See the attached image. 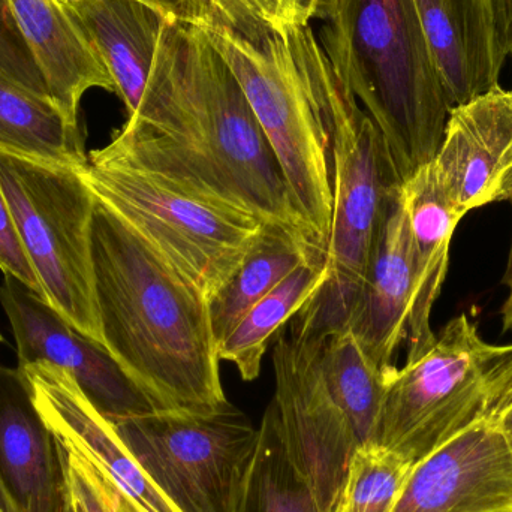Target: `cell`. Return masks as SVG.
Segmentation results:
<instances>
[{
	"instance_id": "1",
	"label": "cell",
	"mask_w": 512,
	"mask_h": 512,
	"mask_svg": "<svg viewBox=\"0 0 512 512\" xmlns=\"http://www.w3.org/2000/svg\"><path fill=\"white\" fill-rule=\"evenodd\" d=\"M110 144L318 249L242 86L200 27L168 24L141 107Z\"/></svg>"
},
{
	"instance_id": "2",
	"label": "cell",
	"mask_w": 512,
	"mask_h": 512,
	"mask_svg": "<svg viewBox=\"0 0 512 512\" xmlns=\"http://www.w3.org/2000/svg\"><path fill=\"white\" fill-rule=\"evenodd\" d=\"M92 258L105 346L156 411L227 405L209 298L98 200Z\"/></svg>"
},
{
	"instance_id": "3",
	"label": "cell",
	"mask_w": 512,
	"mask_h": 512,
	"mask_svg": "<svg viewBox=\"0 0 512 512\" xmlns=\"http://www.w3.org/2000/svg\"><path fill=\"white\" fill-rule=\"evenodd\" d=\"M318 41L378 126L402 183L432 162L451 108L414 0H339Z\"/></svg>"
},
{
	"instance_id": "4",
	"label": "cell",
	"mask_w": 512,
	"mask_h": 512,
	"mask_svg": "<svg viewBox=\"0 0 512 512\" xmlns=\"http://www.w3.org/2000/svg\"><path fill=\"white\" fill-rule=\"evenodd\" d=\"M198 27L236 75L295 206L325 254L333 215L330 132L324 108L328 57L312 26L251 38L215 21Z\"/></svg>"
},
{
	"instance_id": "5",
	"label": "cell",
	"mask_w": 512,
	"mask_h": 512,
	"mask_svg": "<svg viewBox=\"0 0 512 512\" xmlns=\"http://www.w3.org/2000/svg\"><path fill=\"white\" fill-rule=\"evenodd\" d=\"M333 215L325 249L327 279L289 321L306 342L346 330L391 194L402 186L384 137L333 66L325 75Z\"/></svg>"
},
{
	"instance_id": "6",
	"label": "cell",
	"mask_w": 512,
	"mask_h": 512,
	"mask_svg": "<svg viewBox=\"0 0 512 512\" xmlns=\"http://www.w3.org/2000/svg\"><path fill=\"white\" fill-rule=\"evenodd\" d=\"M512 400V345H490L468 316L451 319L417 360L397 367L367 444L411 463Z\"/></svg>"
},
{
	"instance_id": "7",
	"label": "cell",
	"mask_w": 512,
	"mask_h": 512,
	"mask_svg": "<svg viewBox=\"0 0 512 512\" xmlns=\"http://www.w3.org/2000/svg\"><path fill=\"white\" fill-rule=\"evenodd\" d=\"M96 200L134 228L207 298H212L264 230L254 216L149 170L107 144L78 168Z\"/></svg>"
},
{
	"instance_id": "8",
	"label": "cell",
	"mask_w": 512,
	"mask_h": 512,
	"mask_svg": "<svg viewBox=\"0 0 512 512\" xmlns=\"http://www.w3.org/2000/svg\"><path fill=\"white\" fill-rule=\"evenodd\" d=\"M0 186L44 300L104 343L92 258L96 198L80 171L0 153Z\"/></svg>"
},
{
	"instance_id": "9",
	"label": "cell",
	"mask_w": 512,
	"mask_h": 512,
	"mask_svg": "<svg viewBox=\"0 0 512 512\" xmlns=\"http://www.w3.org/2000/svg\"><path fill=\"white\" fill-rule=\"evenodd\" d=\"M114 429L179 512H242L258 429L230 402L215 411H153Z\"/></svg>"
},
{
	"instance_id": "10",
	"label": "cell",
	"mask_w": 512,
	"mask_h": 512,
	"mask_svg": "<svg viewBox=\"0 0 512 512\" xmlns=\"http://www.w3.org/2000/svg\"><path fill=\"white\" fill-rule=\"evenodd\" d=\"M283 328L273 349V402L280 429L292 462L312 489L319 512H334L360 442L325 384L319 367L322 343L298 342Z\"/></svg>"
},
{
	"instance_id": "11",
	"label": "cell",
	"mask_w": 512,
	"mask_h": 512,
	"mask_svg": "<svg viewBox=\"0 0 512 512\" xmlns=\"http://www.w3.org/2000/svg\"><path fill=\"white\" fill-rule=\"evenodd\" d=\"M3 276L0 304L14 333L18 367L44 361L65 370L111 423L156 411L104 343L77 330L17 277Z\"/></svg>"
},
{
	"instance_id": "12",
	"label": "cell",
	"mask_w": 512,
	"mask_h": 512,
	"mask_svg": "<svg viewBox=\"0 0 512 512\" xmlns=\"http://www.w3.org/2000/svg\"><path fill=\"white\" fill-rule=\"evenodd\" d=\"M512 508V454L495 420L475 424L412 466L391 512Z\"/></svg>"
},
{
	"instance_id": "13",
	"label": "cell",
	"mask_w": 512,
	"mask_h": 512,
	"mask_svg": "<svg viewBox=\"0 0 512 512\" xmlns=\"http://www.w3.org/2000/svg\"><path fill=\"white\" fill-rule=\"evenodd\" d=\"M20 369L36 409L63 450L86 460L138 512H179L156 489L113 423L90 403L69 373L44 361Z\"/></svg>"
},
{
	"instance_id": "14",
	"label": "cell",
	"mask_w": 512,
	"mask_h": 512,
	"mask_svg": "<svg viewBox=\"0 0 512 512\" xmlns=\"http://www.w3.org/2000/svg\"><path fill=\"white\" fill-rule=\"evenodd\" d=\"M433 165L462 216L512 201V90L498 86L451 108Z\"/></svg>"
},
{
	"instance_id": "15",
	"label": "cell",
	"mask_w": 512,
	"mask_h": 512,
	"mask_svg": "<svg viewBox=\"0 0 512 512\" xmlns=\"http://www.w3.org/2000/svg\"><path fill=\"white\" fill-rule=\"evenodd\" d=\"M400 189L388 200L346 322L363 354L387 375L397 369L394 357L406 340L414 298L411 233Z\"/></svg>"
},
{
	"instance_id": "16",
	"label": "cell",
	"mask_w": 512,
	"mask_h": 512,
	"mask_svg": "<svg viewBox=\"0 0 512 512\" xmlns=\"http://www.w3.org/2000/svg\"><path fill=\"white\" fill-rule=\"evenodd\" d=\"M450 108L499 84L507 51L495 0H414Z\"/></svg>"
},
{
	"instance_id": "17",
	"label": "cell",
	"mask_w": 512,
	"mask_h": 512,
	"mask_svg": "<svg viewBox=\"0 0 512 512\" xmlns=\"http://www.w3.org/2000/svg\"><path fill=\"white\" fill-rule=\"evenodd\" d=\"M0 478L23 512H66L62 448L36 409L20 367L0 364Z\"/></svg>"
},
{
	"instance_id": "18",
	"label": "cell",
	"mask_w": 512,
	"mask_h": 512,
	"mask_svg": "<svg viewBox=\"0 0 512 512\" xmlns=\"http://www.w3.org/2000/svg\"><path fill=\"white\" fill-rule=\"evenodd\" d=\"M48 96L78 123L81 99L89 90L116 93V84L71 14L56 0H8Z\"/></svg>"
},
{
	"instance_id": "19",
	"label": "cell",
	"mask_w": 512,
	"mask_h": 512,
	"mask_svg": "<svg viewBox=\"0 0 512 512\" xmlns=\"http://www.w3.org/2000/svg\"><path fill=\"white\" fill-rule=\"evenodd\" d=\"M66 11L107 66L128 117L134 116L174 18L146 0H84Z\"/></svg>"
},
{
	"instance_id": "20",
	"label": "cell",
	"mask_w": 512,
	"mask_h": 512,
	"mask_svg": "<svg viewBox=\"0 0 512 512\" xmlns=\"http://www.w3.org/2000/svg\"><path fill=\"white\" fill-rule=\"evenodd\" d=\"M414 259V298L409 313L408 358L417 360L435 342L430 316L448 271L450 245L463 216L448 200L433 161L402 183Z\"/></svg>"
},
{
	"instance_id": "21",
	"label": "cell",
	"mask_w": 512,
	"mask_h": 512,
	"mask_svg": "<svg viewBox=\"0 0 512 512\" xmlns=\"http://www.w3.org/2000/svg\"><path fill=\"white\" fill-rule=\"evenodd\" d=\"M0 153L81 168L89 161L78 123L47 96L0 74Z\"/></svg>"
},
{
	"instance_id": "22",
	"label": "cell",
	"mask_w": 512,
	"mask_h": 512,
	"mask_svg": "<svg viewBox=\"0 0 512 512\" xmlns=\"http://www.w3.org/2000/svg\"><path fill=\"white\" fill-rule=\"evenodd\" d=\"M325 256L303 239L265 227L228 282L209 300L216 345H222L246 313L303 262Z\"/></svg>"
},
{
	"instance_id": "23",
	"label": "cell",
	"mask_w": 512,
	"mask_h": 512,
	"mask_svg": "<svg viewBox=\"0 0 512 512\" xmlns=\"http://www.w3.org/2000/svg\"><path fill=\"white\" fill-rule=\"evenodd\" d=\"M325 279V256H315L295 268L236 325L218 348L219 360L233 364L243 381L258 379L262 358L271 340L318 291Z\"/></svg>"
},
{
	"instance_id": "24",
	"label": "cell",
	"mask_w": 512,
	"mask_h": 512,
	"mask_svg": "<svg viewBox=\"0 0 512 512\" xmlns=\"http://www.w3.org/2000/svg\"><path fill=\"white\" fill-rule=\"evenodd\" d=\"M319 367L337 405L351 421L360 445L372 438L391 373L370 363L351 331L327 337L319 349Z\"/></svg>"
},
{
	"instance_id": "25",
	"label": "cell",
	"mask_w": 512,
	"mask_h": 512,
	"mask_svg": "<svg viewBox=\"0 0 512 512\" xmlns=\"http://www.w3.org/2000/svg\"><path fill=\"white\" fill-rule=\"evenodd\" d=\"M242 512H319L312 489L289 456L273 400L258 427Z\"/></svg>"
},
{
	"instance_id": "26",
	"label": "cell",
	"mask_w": 512,
	"mask_h": 512,
	"mask_svg": "<svg viewBox=\"0 0 512 512\" xmlns=\"http://www.w3.org/2000/svg\"><path fill=\"white\" fill-rule=\"evenodd\" d=\"M414 463L375 445L355 448L336 512H391Z\"/></svg>"
},
{
	"instance_id": "27",
	"label": "cell",
	"mask_w": 512,
	"mask_h": 512,
	"mask_svg": "<svg viewBox=\"0 0 512 512\" xmlns=\"http://www.w3.org/2000/svg\"><path fill=\"white\" fill-rule=\"evenodd\" d=\"M337 2L339 0H206V21L224 24L251 38L288 27H307L313 20H328Z\"/></svg>"
},
{
	"instance_id": "28",
	"label": "cell",
	"mask_w": 512,
	"mask_h": 512,
	"mask_svg": "<svg viewBox=\"0 0 512 512\" xmlns=\"http://www.w3.org/2000/svg\"><path fill=\"white\" fill-rule=\"evenodd\" d=\"M0 74L50 98L38 65L15 24L8 0H0Z\"/></svg>"
},
{
	"instance_id": "29",
	"label": "cell",
	"mask_w": 512,
	"mask_h": 512,
	"mask_svg": "<svg viewBox=\"0 0 512 512\" xmlns=\"http://www.w3.org/2000/svg\"><path fill=\"white\" fill-rule=\"evenodd\" d=\"M0 270L3 271V274L17 277L24 285L29 286L36 294L44 298L41 283H39L35 270L24 252L20 239H18L2 186H0Z\"/></svg>"
},
{
	"instance_id": "30",
	"label": "cell",
	"mask_w": 512,
	"mask_h": 512,
	"mask_svg": "<svg viewBox=\"0 0 512 512\" xmlns=\"http://www.w3.org/2000/svg\"><path fill=\"white\" fill-rule=\"evenodd\" d=\"M180 23L200 26L207 18L206 0H146Z\"/></svg>"
},
{
	"instance_id": "31",
	"label": "cell",
	"mask_w": 512,
	"mask_h": 512,
	"mask_svg": "<svg viewBox=\"0 0 512 512\" xmlns=\"http://www.w3.org/2000/svg\"><path fill=\"white\" fill-rule=\"evenodd\" d=\"M81 460H83L90 478H92L93 483H95L96 489H98L99 495H101L108 512H138L110 481L105 480L101 474H98L86 460Z\"/></svg>"
},
{
	"instance_id": "32",
	"label": "cell",
	"mask_w": 512,
	"mask_h": 512,
	"mask_svg": "<svg viewBox=\"0 0 512 512\" xmlns=\"http://www.w3.org/2000/svg\"><path fill=\"white\" fill-rule=\"evenodd\" d=\"M495 6L502 44L512 59V0H495Z\"/></svg>"
},
{
	"instance_id": "33",
	"label": "cell",
	"mask_w": 512,
	"mask_h": 512,
	"mask_svg": "<svg viewBox=\"0 0 512 512\" xmlns=\"http://www.w3.org/2000/svg\"><path fill=\"white\" fill-rule=\"evenodd\" d=\"M499 430H501L502 436H504L505 442H507L508 448H510L512 454V400L505 406L504 411L499 414L496 418Z\"/></svg>"
},
{
	"instance_id": "34",
	"label": "cell",
	"mask_w": 512,
	"mask_h": 512,
	"mask_svg": "<svg viewBox=\"0 0 512 512\" xmlns=\"http://www.w3.org/2000/svg\"><path fill=\"white\" fill-rule=\"evenodd\" d=\"M0 512H23L20 510V507L15 504L14 498H12L11 493L6 489L2 478H0Z\"/></svg>"
},
{
	"instance_id": "35",
	"label": "cell",
	"mask_w": 512,
	"mask_h": 512,
	"mask_svg": "<svg viewBox=\"0 0 512 512\" xmlns=\"http://www.w3.org/2000/svg\"><path fill=\"white\" fill-rule=\"evenodd\" d=\"M502 319H504V330H512V292L502 307Z\"/></svg>"
},
{
	"instance_id": "36",
	"label": "cell",
	"mask_w": 512,
	"mask_h": 512,
	"mask_svg": "<svg viewBox=\"0 0 512 512\" xmlns=\"http://www.w3.org/2000/svg\"><path fill=\"white\" fill-rule=\"evenodd\" d=\"M504 283H505V285L510 286V289L512 292V248H511V254H510V262H508L507 274H505V277H504Z\"/></svg>"
},
{
	"instance_id": "37",
	"label": "cell",
	"mask_w": 512,
	"mask_h": 512,
	"mask_svg": "<svg viewBox=\"0 0 512 512\" xmlns=\"http://www.w3.org/2000/svg\"><path fill=\"white\" fill-rule=\"evenodd\" d=\"M62 8L71 9L72 6L78 5V3L84 2V0H56Z\"/></svg>"
},
{
	"instance_id": "38",
	"label": "cell",
	"mask_w": 512,
	"mask_h": 512,
	"mask_svg": "<svg viewBox=\"0 0 512 512\" xmlns=\"http://www.w3.org/2000/svg\"><path fill=\"white\" fill-rule=\"evenodd\" d=\"M66 512H77L75 511L74 502H72L71 495H69L68 507H66Z\"/></svg>"
},
{
	"instance_id": "39",
	"label": "cell",
	"mask_w": 512,
	"mask_h": 512,
	"mask_svg": "<svg viewBox=\"0 0 512 512\" xmlns=\"http://www.w3.org/2000/svg\"><path fill=\"white\" fill-rule=\"evenodd\" d=\"M69 495H71V493H69ZM71 499H72V502H74L75 511H77V512H84L83 508H81V505L78 504V502L75 501V499L72 498V496H71Z\"/></svg>"
},
{
	"instance_id": "40",
	"label": "cell",
	"mask_w": 512,
	"mask_h": 512,
	"mask_svg": "<svg viewBox=\"0 0 512 512\" xmlns=\"http://www.w3.org/2000/svg\"><path fill=\"white\" fill-rule=\"evenodd\" d=\"M492 512H512V508H508V510H498V511H492Z\"/></svg>"
},
{
	"instance_id": "41",
	"label": "cell",
	"mask_w": 512,
	"mask_h": 512,
	"mask_svg": "<svg viewBox=\"0 0 512 512\" xmlns=\"http://www.w3.org/2000/svg\"><path fill=\"white\" fill-rule=\"evenodd\" d=\"M334 512H336V510H334Z\"/></svg>"
}]
</instances>
